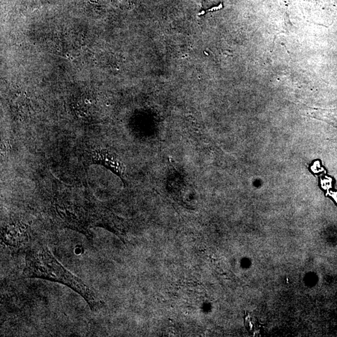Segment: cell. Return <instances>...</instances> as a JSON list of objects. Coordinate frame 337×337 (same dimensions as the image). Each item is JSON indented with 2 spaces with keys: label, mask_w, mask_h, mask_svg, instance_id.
<instances>
[{
  "label": "cell",
  "mask_w": 337,
  "mask_h": 337,
  "mask_svg": "<svg viewBox=\"0 0 337 337\" xmlns=\"http://www.w3.org/2000/svg\"><path fill=\"white\" fill-rule=\"evenodd\" d=\"M23 275L26 278L45 279L68 286L84 298L91 310H98L102 304L93 291L60 264L47 247H38L27 253Z\"/></svg>",
  "instance_id": "cell-1"
}]
</instances>
